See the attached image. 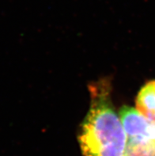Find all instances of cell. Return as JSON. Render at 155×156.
I'll return each instance as SVG.
<instances>
[{
    "label": "cell",
    "instance_id": "3957f363",
    "mask_svg": "<svg viewBox=\"0 0 155 156\" xmlns=\"http://www.w3.org/2000/svg\"><path fill=\"white\" fill-rule=\"evenodd\" d=\"M136 109L155 121V80L147 83L140 90L136 98Z\"/></svg>",
    "mask_w": 155,
    "mask_h": 156
},
{
    "label": "cell",
    "instance_id": "277c9868",
    "mask_svg": "<svg viewBox=\"0 0 155 156\" xmlns=\"http://www.w3.org/2000/svg\"><path fill=\"white\" fill-rule=\"evenodd\" d=\"M125 156H155V140L128 138Z\"/></svg>",
    "mask_w": 155,
    "mask_h": 156
},
{
    "label": "cell",
    "instance_id": "6da1fadb",
    "mask_svg": "<svg viewBox=\"0 0 155 156\" xmlns=\"http://www.w3.org/2000/svg\"><path fill=\"white\" fill-rule=\"evenodd\" d=\"M90 90V108L79 138L83 155L125 156L128 137L110 99L109 87L96 83Z\"/></svg>",
    "mask_w": 155,
    "mask_h": 156
},
{
    "label": "cell",
    "instance_id": "7a4b0ae2",
    "mask_svg": "<svg viewBox=\"0 0 155 156\" xmlns=\"http://www.w3.org/2000/svg\"><path fill=\"white\" fill-rule=\"evenodd\" d=\"M120 117L128 138H144L155 140V121L142 114L132 107L120 109Z\"/></svg>",
    "mask_w": 155,
    "mask_h": 156
}]
</instances>
